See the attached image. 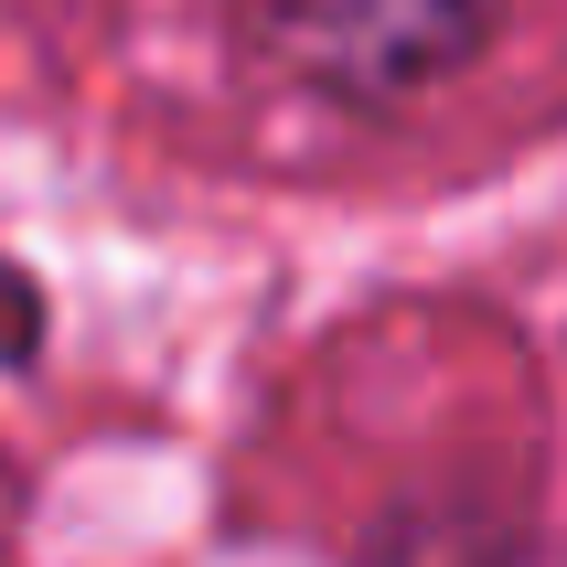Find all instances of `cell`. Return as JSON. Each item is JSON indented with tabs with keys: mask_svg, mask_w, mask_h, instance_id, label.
<instances>
[{
	"mask_svg": "<svg viewBox=\"0 0 567 567\" xmlns=\"http://www.w3.org/2000/svg\"><path fill=\"white\" fill-rule=\"evenodd\" d=\"M236 32L300 86L343 107H385L472 64L493 32V0H236Z\"/></svg>",
	"mask_w": 567,
	"mask_h": 567,
	"instance_id": "cell-1",
	"label": "cell"
}]
</instances>
